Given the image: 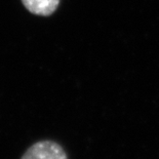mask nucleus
<instances>
[{"instance_id":"obj_1","label":"nucleus","mask_w":159,"mask_h":159,"mask_svg":"<svg viewBox=\"0 0 159 159\" xmlns=\"http://www.w3.org/2000/svg\"><path fill=\"white\" fill-rule=\"evenodd\" d=\"M21 159H68V155L59 143L42 140L31 145Z\"/></svg>"},{"instance_id":"obj_2","label":"nucleus","mask_w":159,"mask_h":159,"mask_svg":"<svg viewBox=\"0 0 159 159\" xmlns=\"http://www.w3.org/2000/svg\"><path fill=\"white\" fill-rule=\"evenodd\" d=\"M24 6L37 16H50L56 11L60 0H22Z\"/></svg>"}]
</instances>
